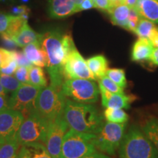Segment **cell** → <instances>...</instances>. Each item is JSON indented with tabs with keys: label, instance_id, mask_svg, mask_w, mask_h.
<instances>
[{
	"label": "cell",
	"instance_id": "obj_35",
	"mask_svg": "<svg viewBox=\"0 0 158 158\" xmlns=\"http://www.w3.org/2000/svg\"><path fill=\"white\" fill-rule=\"evenodd\" d=\"M13 56H14V59L15 62H17L18 66H24L29 68L31 65H33L28 60L25 54H23L22 51H19L16 50L13 51Z\"/></svg>",
	"mask_w": 158,
	"mask_h": 158
},
{
	"label": "cell",
	"instance_id": "obj_43",
	"mask_svg": "<svg viewBox=\"0 0 158 158\" xmlns=\"http://www.w3.org/2000/svg\"><path fill=\"white\" fill-rule=\"evenodd\" d=\"M81 158H111L109 156L104 155L102 153L98 152H95L90 154V155H88L86 156H84Z\"/></svg>",
	"mask_w": 158,
	"mask_h": 158
},
{
	"label": "cell",
	"instance_id": "obj_23",
	"mask_svg": "<svg viewBox=\"0 0 158 158\" xmlns=\"http://www.w3.org/2000/svg\"><path fill=\"white\" fill-rule=\"evenodd\" d=\"M142 130L152 142L158 152V118L152 117L147 120Z\"/></svg>",
	"mask_w": 158,
	"mask_h": 158
},
{
	"label": "cell",
	"instance_id": "obj_4",
	"mask_svg": "<svg viewBox=\"0 0 158 158\" xmlns=\"http://www.w3.org/2000/svg\"><path fill=\"white\" fill-rule=\"evenodd\" d=\"M96 134L70 129L63 139L59 158H81L97 152L94 146Z\"/></svg>",
	"mask_w": 158,
	"mask_h": 158
},
{
	"label": "cell",
	"instance_id": "obj_7",
	"mask_svg": "<svg viewBox=\"0 0 158 158\" xmlns=\"http://www.w3.org/2000/svg\"><path fill=\"white\" fill-rule=\"evenodd\" d=\"M62 92L66 98L76 102L92 104L98 100L100 90L94 81L88 79H66L63 82Z\"/></svg>",
	"mask_w": 158,
	"mask_h": 158
},
{
	"label": "cell",
	"instance_id": "obj_2",
	"mask_svg": "<svg viewBox=\"0 0 158 158\" xmlns=\"http://www.w3.org/2000/svg\"><path fill=\"white\" fill-rule=\"evenodd\" d=\"M64 118L70 129L97 134L104 125V118L96 107L67 99Z\"/></svg>",
	"mask_w": 158,
	"mask_h": 158
},
{
	"label": "cell",
	"instance_id": "obj_21",
	"mask_svg": "<svg viewBox=\"0 0 158 158\" xmlns=\"http://www.w3.org/2000/svg\"><path fill=\"white\" fill-rule=\"evenodd\" d=\"M86 64L96 80L106 76L108 69V62L106 57L103 55H96L86 59Z\"/></svg>",
	"mask_w": 158,
	"mask_h": 158
},
{
	"label": "cell",
	"instance_id": "obj_26",
	"mask_svg": "<svg viewBox=\"0 0 158 158\" xmlns=\"http://www.w3.org/2000/svg\"><path fill=\"white\" fill-rule=\"evenodd\" d=\"M155 23L152 21L141 18L134 33L139 37H145L149 39L152 31L155 28Z\"/></svg>",
	"mask_w": 158,
	"mask_h": 158
},
{
	"label": "cell",
	"instance_id": "obj_14",
	"mask_svg": "<svg viewBox=\"0 0 158 158\" xmlns=\"http://www.w3.org/2000/svg\"><path fill=\"white\" fill-rule=\"evenodd\" d=\"M99 90L101 94L102 105L105 108L129 109L130 104L135 100V97L124 94L112 93L99 85Z\"/></svg>",
	"mask_w": 158,
	"mask_h": 158
},
{
	"label": "cell",
	"instance_id": "obj_29",
	"mask_svg": "<svg viewBox=\"0 0 158 158\" xmlns=\"http://www.w3.org/2000/svg\"><path fill=\"white\" fill-rule=\"evenodd\" d=\"M99 85L102 86L106 90L109 91V92H112V93L124 94V89L120 87L118 84L114 83L113 81L110 80L106 76L99 80Z\"/></svg>",
	"mask_w": 158,
	"mask_h": 158
},
{
	"label": "cell",
	"instance_id": "obj_18",
	"mask_svg": "<svg viewBox=\"0 0 158 158\" xmlns=\"http://www.w3.org/2000/svg\"><path fill=\"white\" fill-rule=\"evenodd\" d=\"M16 158H52L45 144L40 142L21 145Z\"/></svg>",
	"mask_w": 158,
	"mask_h": 158
},
{
	"label": "cell",
	"instance_id": "obj_10",
	"mask_svg": "<svg viewBox=\"0 0 158 158\" xmlns=\"http://www.w3.org/2000/svg\"><path fill=\"white\" fill-rule=\"evenodd\" d=\"M63 76L66 79H88L96 81L89 68L86 61L77 50L76 47L70 51L63 66Z\"/></svg>",
	"mask_w": 158,
	"mask_h": 158
},
{
	"label": "cell",
	"instance_id": "obj_5",
	"mask_svg": "<svg viewBox=\"0 0 158 158\" xmlns=\"http://www.w3.org/2000/svg\"><path fill=\"white\" fill-rule=\"evenodd\" d=\"M66 101L67 98L62 89L50 85L40 90L35 102V110L43 117L53 121L64 116Z\"/></svg>",
	"mask_w": 158,
	"mask_h": 158
},
{
	"label": "cell",
	"instance_id": "obj_20",
	"mask_svg": "<svg viewBox=\"0 0 158 158\" xmlns=\"http://www.w3.org/2000/svg\"><path fill=\"white\" fill-rule=\"evenodd\" d=\"M42 34H38L36 31L31 28L28 23H25L19 32L13 37L18 46L23 47L27 46L30 43L40 41Z\"/></svg>",
	"mask_w": 158,
	"mask_h": 158
},
{
	"label": "cell",
	"instance_id": "obj_41",
	"mask_svg": "<svg viewBox=\"0 0 158 158\" xmlns=\"http://www.w3.org/2000/svg\"><path fill=\"white\" fill-rule=\"evenodd\" d=\"M8 100L9 99L7 96L0 94V111L8 108Z\"/></svg>",
	"mask_w": 158,
	"mask_h": 158
},
{
	"label": "cell",
	"instance_id": "obj_32",
	"mask_svg": "<svg viewBox=\"0 0 158 158\" xmlns=\"http://www.w3.org/2000/svg\"><path fill=\"white\" fill-rule=\"evenodd\" d=\"M13 60H15L13 51L7 50L5 48H0V69L5 68Z\"/></svg>",
	"mask_w": 158,
	"mask_h": 158
},
{
	"label": "cell",
	"instance_id": "obj_1",
	"mask_svg": "<svg viewBox=\"0 0 158 158\" xmlns=\"http://www.w3.org/2000/svg\"><path fill=\"white\" fill-rule=\"evenodd\" d=\"M40 43L46 54L45 68L49 75L51 85L58 89H62L64 81L63 66L68 54L76 48L73 40L68 33L54 29L42 34Z\"/></svg>",
	"mask_w": 158,
	"mask_h": 158
},
{
	"label": "cell",
	"instance_id": "obj_27",
	"mask_svg": "<svg viewBox=\"0 0 158 158\" xmlns=\"http://www.w3.org/2000/svg\"><path fill=\"white\" fill-rule=\"evenodd\" d=\"M106 76L108 77L110 80L118 84L122 89L127 86V81L126 79L125 72L123 69L120 68H111L108 69Z\"/></svg>",
	"mask_w": 158,
	"mask_h": 158
},
{
	"label": "cell",
	"instance_id": "obj_44",
	"mask_svg": "<svg viewBox=\"0 0 158 158\" xmlns=\"http://www.w3.org/2000/svg\"><path fill=\"white\" fill-rule=\"evenodd\" d=\"M137 0H124V4L127 5L130 8H134Z\"/></svg>",
	"mask_w": 158,
	"mask_h": 158
},
{
	"label": "cell",
	"instance_id": "obj_42",
	"mask_svg": "<svg viewBox=\"0 0 158 158\" xmlns=\"http://www.w3.org/2000/svg\"><path fill=\"white\" fill-rule=\"evenodd\" d=\"M149 62L155 66H158V48H155L150 57Z\"/></svg>",
	"mask_w": 158,
	"mask_h": 158
},
{
	"label": "cell",
	"instance_id": "obj_48",
	"mask_svg": "<svg viewBox=\"0 0 158 158\" xmlns=\"http://www.w3.org/2000/svg\"><path fill=\"white\" fill-rule=\"evenodd\" d=\"M5 141L3 139V138H0V147H1V146L2 145V143H3Z\"/></svg>",
	"mask_w": 158,
	"mask_h": 158
},
{
	"label": "cell",
	"instance_id": "obj_45",
	"mask_svg": "<svg viewBox=\"0 0 158 158\" xmlns=\"http://www.w3.org/2000/svg\"><path fill=\"white\" fill-rule=\"evenodd\" d=\"M110 2L111 5V7H113L114 6L124 4V0H110Z\"/></svg>",
	"mask_w": 158,
	"mask_h": 158
},
{
	"label": "cell",
	"instance_id": "obj_31",
	"mask_svg": "<svg viewBox=\"0 0 158 158\" xmlns=\"http://www.w3.org/2000/svg\"><path fill=\"white\" fill-rule=\"evenodd\" d=\"M14 76L21 84H29V68L24 66H19L15 70Z\"/></svg>",
	"mask_w": 158,
	"mask_h": 158
},
{
	"label": "cell",
	"instance_id": "obj_34",
	"mask_svg": "<svg viewBox=\"0 0 158 158\" xmlns=\"http://www.w3.org/2000/svg\"><path fill=\"white\" fill-rule=\"evenodd\" d=\"M10 13L11 15H15V16H21L28 21L29 13H30V9L27 5H24L15 6V7H13L11 8Z\"/></svg>",
	"mask_w": 158,
	"mask_h": 158
},
{
	"label": "cell",
	"instance_id": "obj_39",
	"mask_svg": "<svg viewBox=\"0 0 158 158\" xmlns=\"http://www.w3.org/2000/svg\"><path fill=\"white\" fill-rule=\"evenodd\" d=\"M149 40L155 48H158V27L157 26L153 29V31H152Z\"/></svg>",
	"mask_w": 158,
	"mask_h": 158
},
{
	"label": "cell",
	"instance_id": "obj_28",
	"mask_svg": "<svg viewBox=\"0 0 158 158\" xmlns=\"http://www.w3.org/2000/svg\"><path fill=\"white\" fill-rule=\"evenodd\" d=\"M0 83L7 92H15L21 85V83H20L15 76L3 74L2 73H0Z\"/></svg>",
	"mask_w": 158,
	"mask_h": 158
},
{
	"label": "cell",
	"instance_id": "obj_33",
	"mask_svg": "<svg viewBox=\"0 0 158 158\" xmlns=\"http://www.w3.org/2000/svg\"><path fill=\"white\" fill-rule=\"evenodd\" d=\"M15 15L0 13V33L6 32L8 30Z\"/></svg>",
	"mask_w": 158,
	"mask_h": 158
},
{
	"label": "cell",
	"instance_id": "obj_37",
	"mask_svg": "<svg viewBox=\"0 0 158 158\" xmlns=\"http://www.w3.org/2000/svg\"><path fill=\"white\" fill-rule=\"evenodd\" d=\"M94 6L97 9L108 12L111 8L110 0H93Z\"/></svg>",
	"mask_w": 158,
	"mask_h": 158
},
{
	"label": "cell",
	"instance_id": "obj_22",
	"mask_svg": "<svg viewBox=\"0 0 158 158\" xmlns=\"http://www.w3.org/2000/svg\"><path fill=\"white\" fill-rule=\"evenodd\" d=\"M29 84L39 87H46L48 80L45 76L44 70L42 68L35 65H31L29 68Z\"/></svg>",
	"mask_w": 158,
	"mask_h": 158
},
{
	"label": "cell",
	"instance_id": "obj_38",
	"mask_svg": "<svg viewBox=\"0 0 158 158\" xmlns=\"http://www.w3.org/2000/svg\"><path fill=\"white\" fill-rule=\"evenodd\" d=\"M18 64L17 62H15V60H13L11 62H10L7 66L5 67V68H2L0 69V73L6 75H10V76H12L15 73V70L18 68Z\"/></svg>",
	"mask_w": 158,
	"mask_h": 158
},
{
	"label": "cell",
	"instance_id": "obj_25",
	"mask_svg": "<svg viewBox=\"0 0 158 158\" xmlns=\"http://www.w3.org/2000/svg\"><path fill=\"white\" fill-rule=\"evenodd\" d=\"M20 147L17 139L5 141L0 147V158H16Z\"/></svg>",
	"mask_w": 158,
	"mask_h": 158
},
{
	"label": "cell",
	"instance_id": "obj_49",
	"mask_svg": "<svg viewBox=\"0 0 158 158\" xmlns=\"http://www.w3.org/2000/svg\"><path fill=\"white\" fill-rule=\"evenodd\" d=\"M21 1H22V2H28L29 0H21Z\"/></svg>",
	"mask_w": 158,
	"mask_h": 158
},
{
	"label": "cell",
	"instance_id": "obj_8",
	"mask_svg": "<svg viewBox=\"0 0 158 158\" xmlns=\"http://www.w3.org/2000/svg\"><path fill=\"white\" fill-rule=\"evenodd\" d=\"M125 128V123H105L101 130L96 134L94 141L95 147L108 155H115L123 139Z\"/></svg>",
	"mask_w": 158,
	"mask_h": 158
},
{
	"label": "cell",
	"instance_id": "obj_15",
	"mask_svg": "<svg viewBox=\"0 0 158 158\" xmlns=\"http://www.w3.org/2000/svg\"><path fill=\"white\" fill-rule=\"evenodd\" d=\"M155 48L149 40L145 37H139L134 43L131 51L132 61L136 62L149 61Z\"/></svg>",
	"mask_w": 158,
	"mask_h": 158
},
{
	"label": "cell",
	"instance_id": "obj_6",
	"mask_svg": "<svg viewBox=\"0 0 158 158\" xmlns=\"http://www.w3.org/2000/svg\"><path fill=\"white\" fill-rule=\"evenodd\" d=\"M51 122L33 110L24 117L18 131L17 141L21 145L36 142L45 143Z\"/></svg>",
	"mask_w": 158,
	"mask_h": 158
},
{
	"label": "cell",
	"instance_id": "obj_50",
	"mask_svg": "<svg viewBox=\"0 0 158 158\" xmlns=\"http://www.w3.org/2000/svg\"><path fill=\"white\" fill-rule=\"evenodd\" d=\"M0 1H4V0H0Z\"/></svg>",
	"mask_w": 158,
	"mask_h": 158
},
{
	"label": "cell",
	"instance_id": "obj_19",
	"mask_svg": "<svg viewBox=\"0 0 158 158\" xmlns=\"http://www.w3.org/2000/svg\"><path fill=\"white\" fill-rule=\"evenodd\" d=\"M110 15V21L114 25L121 27L128 30V23L130 8L125 4H121L111 7L108 12Z\"/></svg>",
	"mask_w": 158,
	"mask_h": 158
},
{
	"label": "cell",
	"instance_id": "obj_46",
	"mask_svg": "<svg viewBox=\"0 0 158 158\" xmlns=\"http://www.w3.org/2000/svg\"><path fill=\"white\" fill-rule=\"evenodd\" d=\"M7 92L5 89V88L3 87L1 83H0V94L1 95H4V96H7Z\"/></svg>",
	"mask_w": 158,
	"mask_h": 158
},
{
	"label": "cell",
	"instance_id": "obj_24",
	"mask_svg": "<svg viewBox=\"0 0 158 158\" xmlns=\"http://www.w3.org/2000/svg\"><path fill=\"white\" fill-rule=\"evenodd\" d=\"M103 116L106 121L113 123L124 124L129 119V116L122 108H107L104 110Z\"/></svg>",
	"mask_w": 158,
	"mask_h": 158
},
{
	"label": "cell",
	"instance_id": "obj_40",
	"mask_svg": "<svg viewBox=\"0 0 158 158\" xmlns=\"http://www.w3.org/2000/svg\"><path fill=\"white\" fill-rule=\"evenodd\" d=\"M94 7L93 0H84L82 3L79 5V10H86Z\"/></svg>",
	"mask_w": 158,
	"mask_h": 158
},
{
	"label": "cell",
	"instance_id": "obj_30",
	"mask_svg": "<svg viewBox=\"0 0 158 158\" xmlns=\"http://www.w3.org/2000/svg\"><path fill=\"white\" fill-rule=\"evenodd\" d=\"M0 41H1L4 48L7 50L14 51L18 46L13 37L6 32L0 33Z\"/></svg>",
	"mask_w": 158,
	"mask_h": 158
},
{
	"label": "cell",
	"instance_id": "obj_47",
	"mask_svg": "<svg viewBox=\"0 0 158 158\" xmlns=\"http://www.w3.org/2000/svg\"><path fill=\"white\" fill-rule=\"evenodd\" d=\"M73 2L76 4V5L78 6V8H79V5H81V4L82 3V2L84 1V0H72Z\"/></svg>",
	"mask_w": 158,
	"mask_h": 158
},
{
	"label": "cell",
	"instance_id": "obj_13",
	"mask_svg": "<svg viewBox=\"0 0 158 158\" xmlns=\"http://www.w3.org/2000/svg\"><path fill=\"white\" fill-rule=\"evenodd\" d=\"M78 12V7L72 0H48V14L51 19H65Z\"/></svg>",
	"mask_w": 158,
	"mask_h": 158
},
{
	"label": "cell",
	"instance_id": "obj_17",
	"mask_svg": "<svg viewBox=\"0 0 158 158\" xmlns=\"http://www.w3.org/2000/svg\"><path fill=\"white\" fill-rule=\"evenodd\" d=\"M134 8L141 19L158 23V0H137Z\"/></svg>",
	"mask_w": 158,
	"mask_h": 158
},
{
	"label": "cell",
	"instance_id": "obj_9",
	"mask_svg": "<svg viewBox=\"0 0 158 158\" xmlns=\"http://www.w3.org/2000/svg\"><path fill=\"white\" fill-rule=\"evenodd\" d=\"M42 87L21 84L8 100V108L18 110L26 117L35 108V102Z\"/></svg>",
	"mask_w": 158,
	"mask_h": 158
},
{
	"label": "cell",
	"instance_id": "obj_12",
	"mask_svg": "<svg viewBox=\"0 0 158 158\" xmlns=\"http://www.w3.org/2000/svg\"><path fill=\"white\" fill-rule=\"evenodd\" d=\"M24 116L20 111L7 108L0 111V138L5 141L16 139Z\"/></svg>",
	"mask_w": 158,
	"mask_h": 158
},
{
	"label": "cell",
	"instance_id": "obj_16",
	"mask_svg": "<svg viewBox=\"0 0 158 158\" xmlns=\"http://www.w3.org/2000/svg\"><path fill=\"white\" fill-rule=\"evenodd\" d=\"M23 54L33 65L44 68L47 64L46 54L42 48L40 41L30 43L23 47Z\"/></svg>",
	"mask_w": 158,
	"mask_h": 158
},
{
	"label": "cell",
	"instance_id": "obj_11",
	"mask_svg": "<svg viewBox=\"0 0 158 158\" xmlns=\"http://www.w3.org/2000/svg\"><path fill=\"white\" fill-rule=\"evenodd\" d=\"M68 127L64 116L55 118L51 122L44 144L52 158H59L63 139Z\"/></svg>",
	"mask_w": 158,
	"mask_h": 158
},
{
	"label": "cell",
	"instance_id": "obj_36",
	"mask_svg": "<svg viewBox=\"0 0 158 158\" xmlns=\"http://www.w3.org/2000/svg\"><path fill=\"white\" fill-rule=\"evenodd\" d=\"M140 19H141V17L138 14L137 11L135 10V8H130L129 23H128V30L134 32Z\"/></svg>",
	"mask_w": 158,
	"mask_h": 158
},
{
	"label": "cell",
	"instance_id": "obj_3",
	"mask_svg": "<svg viewBox=\"0 0 158 158\" xmlns=\"http://www.w3.org/2000/svg\"><path fill=\"white\" fill-rule=\"evenodd\" d=\"M119 158H158L155 145L136 126H132L118 147Z\"/></svg>",
	"mask_w": 158,
	"mask_h": 158
}]
</instances>
